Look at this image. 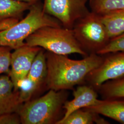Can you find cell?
Segmentation results:
<instances>
[{
    "label": "cell",
    "mask_w": 124,
    "mask_h": 124,
    "mask_svg": "<svg viewBox=\"0 0 124 124\" xmlns=\"http://www.w3.org/2000/svg\"><path fill=\"white\" fill-rule=\"evenodd\" d=\"M47 75L45 83L49 90H71L85 80L89 73L99 66L102 55L90 54L81 60H74L67 55L47 51L45 53Z\"/></svg>",
    "instance_id": "6da1fadb"
},
{
    "label": "cell",
    "mask_w": 124,
    "mask_h": 124,
    "mask_svg": "<svg viewBox=\"0 0 124 124\" xmlns=\"http://www.w3.org/2000/svg\"><path fill=\"white\" fill-rule=\"evenodd\" d=\"M65 90L49 92L33 100L24 102L18 114L23 124H56L66 101Z\"/></svg>",
    "instance_id": "7a4b0ae2"
},
{
    "label": "cell",
    "mask_w": 124,
    "mask_h": 124,
    "mask_svg": "<svg viewBox=\"0 0 124 124\" xmlns=\"http://www.w3.org/2000/svg\"><path fill=\"white\" fill-rule=\"evenodd\" d=\"M26 17L6 31L0 32V46L16 49L25 44L27 38L40 28L61 27L56 18L45 13L40 2L32 4Z\"/></svg>",
    "instance_id": "3957f363"
},
{
    "label": "cell",
    "mask_w": 124,
    "mask_h": 124,
    "mask_svg": "<svg viewBox=\"0 0 124 124\" xmlns=\"http://www.w3.org/2000/svg\"><path fill=\"white\" fill-rule=\"evenodd\" d=\"M25 44L39 46L47 51L59 55L78 53L88 55L75 38L72 29L61 27L40 28L28 37Z\"/></svg>",
    "instance_id": "277c9868"
},
{
    "label": "cell",
    "mask_w": 124,
    "mask_h": 124,
    "mask_svg": "<svg viewBox=\"0 0 124 124\" xmlns=\"http://www.w3.org/2000/svg\"><path fill=\"white\" fill-rule=\"evenodd\" d=\"M72 30L80 46L88 55L97 54L110 40L100 15L92 11L78 19Z\"/></svg>",
    "instance_id": "5b68a950"
},
{
    "label": "cell",
    "mask_w": 124,
    "mask_h": 124,
    "mask_svg": "<svg viewBox=\"0 0 124 124\" xmlns=\"http://www.w3.org/2000/svg\"><path fill=\"white\" fill-rule=\"evenodd\" d=\"M89 0H44L45 13L56 18L62 26L72 29L75 23L89 12Z\"/></svg>",
    "instance_id": "8992f818"
},
{
    "label": "cell",
    "mask_w": 124,
    "mask_h": 124,
    "mask_svg": "<svg viewBox=\"0 0 124 124\" xmlns=\"http://www.w3.org/2000/svg\"><path fill=\"white\" fill-rule=\"evenodd\" d=\"M124 77V52L110 53L99 66L89 73L85 80L94 89H98L109 80Z\"/></svg>",
    "instance_id": "52a82bcc"
},
{
    "label": "cell",
    "mask_w": 124,
    "mask_h": 124,
    "mask_svg": "<svg viewBox=\"0 0 124 124\" xmlns=\"http://www.w3.org/2000/svg\"><path fill=\"white\" fill-rule=\"evenodd\" d=\"M42 49L39 46L25 44L14 50L11 53L9 77L13 85L14 91H18L26 79L36 55Z\"/></svg>",
    "instance_id": "ba28073f"
},
{
    "label": "cell",
    "mask_w": 124,
    "mask_h": 124,
    "mask_svg": "<svg viewBox=\"0 0 124 124\" xmlns=\"http://www.w3.org/2000/svg\"><path fill=\"white\" fill-rule=\"evenodd\" d=\"M24 103L19 91H14L13 85L9 75L0 77V115L18 113Z\"/></svg>",
    "instance_id": "9c48e42d"
},
{
    "label": "cell",
    "mask_w": 124,
    "mask_h": 124,
    "mask_svg": "<svg viewBox=\"0 0 124 124\" xmlns=\"http://www.w3.org/2000/svg\"><path fill=\"white\" fill-rule=\"evenodd\" d=\"M74 99L71 101H66L63 108L65 113L60 120L65 119L73 112L77 110L92 106L96 104L99 100L98 94L91 86L86 85L78 86L73 92Z\"/></svg>",
    "instance_id": "30bf717a"
},
{
    "label": "cell",
    "mask_w": 124,
    "mask_h": 124,
    "mask_svg": "<svg viewBox=\"0 0 124 124\" xmlns=\"http://www.w3.org/2000/svg\"><path fill=\"white\" fill-rule=\"evenodd\" d=\"M83 109L124 124V99L99 100L96 104Z\"/></svg>",
    "instance_id": "8fae6325"
},
{
    "label": "cell",
    "mask_w": 124,
    "mask_h": 124,
    "mask_svg": "<svg viewBox=\"0 0 124 124\" xmlns=\"http://www.w3.org/2000/svg\"><path fill=\"white\" fill-rule=\"evenodd\" d=\"M44 49H42L35 58L26 78L32 85L36 91L45 83L47 75V66Z\"/></svg>",
    "instance_id": "7c38bea8"
},
{
    "label": "cell",
    "mask_w": 124,
    "mask_h": 124,
    "mask_svg": "<svg viewBox=\"0 0 124 124\" xmlns=\"http://www.w3.org/2000/svg\"><path fill=\"white\" fill-rule=\"evenodd\" d=\"M109 124L100 115L83 108L73 112L65 119L59 120L56 124Z\"/></svg>",
    "instance_id": "4fadbf2b"
},
{
    "label": "cell",
    "mask_w": 124,
    "mask_h": 124,
    "mask_svg": "<svg viewBox=\"0 0 124 124\" xmlns=\"http://www.w3.org/2000/svg\"><path fill=\"white\" fill-rule=\"evenodd\" d=\"M110 39L124 34V11L100 15Z\"/></svg>",
    "instance_id": "5bb4252c"
},
{
    "label": "cell",
    "mask_w": 124,
    "mask_h": 124,
    "mask_svg": "<svg viewBox=\"0 0 124 124\" xmlns=\"http://www.w3.org/2000/svg\"><path fill=\"white\" fill-rule=\"evenodd\" d=\"M32 4L18 0H0V20L8 18L20 19Z\"/></svg>",
    "instance_id": "9a60e30c"
},
{
    "label": "cell",
    "mask_w": 124,
    "mask_h": 124,
    "mask_svg": "<svg viewBox=\"0 0 124 124\" xmlns=\"http://www.w3.org/2000/svg\"><path fill=\"white\" fill-rule=\"evenodd\" d=\"M89 3L91 11L101 16L124 11V0H92Z\"/></svg>",
    "instance_id": "2e32d148"
},
{
    "label": "cell",
    "mask_w": 124,
    "mask_h": 124,
    "mask_svg": "<svg viewBox=\"0 0 124 124\" xmlns=\"http://www.w3.org/2000/svg\"><path fill=\"white\" fill-rule=\"evenodd\" d=\"M98 89L105 99H124V77L108 81Z\"/></svg>",
    "instance_id": "e0dca14e"
},
{
    "label": "cell",
    "mask_w": 124,
    "mask_h": 124,
    "mask_svg": "<svg viewBox=\"0 0 124 124\" xmlns=\"http://www.w3.org/2000/svg\"><path fill=\"white\" fill-rule=\"evenodd\" d=\"M118 52H124V34L111 39L106 46L97 54L104 55Z\"/></svg>",
    "instance_id": "ac0fdd59"
},
{
    "label": "cell",
    "mask_w": 124,
    "mask_h": 124,
    "mask_svg": "<svg viewBox=\"0 0 124 124\" xmlns=\"http://www.w3.org/2000/svg\"><path fill=\"white\" fill-rule=\"evenodd\" d=\"M11 50L9 47L0 46V74L9 73L11 65Z\"/></svg>",
    "instance_id": "d6986e66"
},
{
    "label": "cell",
    "mask_w": 124,
    "mask_h": 124,
    "mask_svg": "<svg viewBox=\"0 0 124 124\" xmlns=\"http://www.w3.org/2000/svg\"><path fill=\"white\" fill-rule=\"evenodd\" d=\"M21 121L18 113H7L0 115V124H20Z\"/></svg>",
    "instance_id": "ffe728a7"
},
{
    "label": "cell",
    "mask_w": 124,
    "mask_h": 124,
    "mask_svg": "<svg viewBox=\"0 0 124 124\" xmlns=\"http://www.w3.org/2000/svg\"><path fill=\"white\" fill-rule=\"evenodd\" d=\"M19 18H8L0 20V32L6 31L13 26L19 21Z\"/></svg>",
    "instance_id": "44dd1931"
},
{
    "label": "cell",
    "mask_w": 124,
    "mask_h": 124,
    "mask_svg": "<svg viewBox=\"0 0 124 124\" xmlns=\"http://www.w3.org/2000/svg\"><path fill=\"white\" fill-rule=\"evenodd\" d=\"M18 0L22 1H23V2H26L30 3H31V4H34V3H35L37 2H38L40 0Z\"/></svg>",
    "instance_id": "7402d4cb"
},
{
    "label": "cell",
    "mask_w": 124,
    "mask_h": 124,
    "mask_svg": "<svg viewBox=\"0 0 124 124\" xmlns=\"http://www.w3.org/2000/svg\"><path fill=\"white\" fill-rule=\"evenodd\" d=\"M91 0H89V2H90V1H91Z\"/></svg>",
    "instance_id": "603a6c76"
}]
</instances>
